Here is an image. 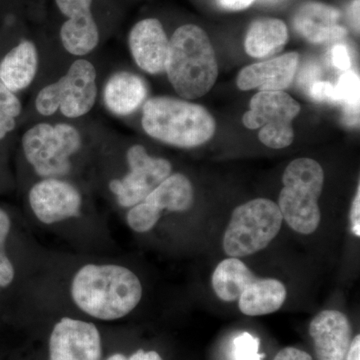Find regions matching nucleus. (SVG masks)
Wrapping results in <instances>:
<instances>
[{"mask_svg":"<svg viewBox=\"0 0 360 360\" xmlns=\"http://www.w3.org/2000/svg\"><path fill=\"white\" fill-rule=\"evenodd\" d=\"M71 295L85 314L103 321H115L137 307L142 286L139 277L127 267L87 264L73 278Z\"/></svg>","mask_w":360,"mask_h":360,"instance_id":"obj_1","label":"nucleus"},{"mask_svg":"<svg viewBox=\"0 0 360 360\" xmlns=\"http://www.w3.org/2000/svg\"><path fill=\"white\" fill-rule=\"evenodd\" d=\"M165 72L176 94L184 98H198L212 89L219 77V65L202 28L186 25L175 30L169 40Z\"/></svg>","mask_w":360,"mask_h":360,"instance_id":"obj_2","label":"nucleus"},{"mask_svg":"<svg viewBox=\"0 0 360 360\" xmlns=\"http://www.w3.org/2000/svg\"><path fill=\"white\" fill-rule=\"evenodd\" d=\"M141 124L156 141L181 148L202 146L215 132L214 118L203 106L167 96L144 103Z\"/></svg>","mask_w":360,"mask_h":360,"instance_id":"obj_3","label":"nucleus"},{"mask_svg":"<svg viewBox=\"0 0 360 360\" xmlns=\"http://www.w3.org/2000/svg\"><path fill=\"white\" fill-rule=\"evenodd\" d=\"M212 283L219 300H238L239 310L248 316L274 314L286 300V288L281 281L258 278L239 258L222 260L213 272Z\"/></svg>","mask_w":360,"mask_h":360,"instance_id":"obj_4","label":"nucleus"},{"mask_svg":"<svg viewBox=\"0 0 360 360\" xmlns=\"http://www.w3.org/2000/svg\"><path fill=\"white\" fill-rule=\"evenodd\" d=\"M278 207L286 224L300 234L314 233L321 224L319 200L324 184L321 165L311 158L291 161L283 176Z\"/></svg>","mask_w":360,"mask_h":360,"instance_id":"obj_5","label":"nucleus"},{"mask_svg":"<svg viewBox=\"0 0 360 360\" xmlns=\"http://www.w3.org/2000/svg\"><path fill=\"white\" fill-rule=\"evenodd\" d=\"M283 221L278 205L266 198H257L238 206L225 231V253L241 258L264 250L276 238Z\"/></svg>","mask_w":360,"mask_h":360,"instance_id":"obj_6","label":"nucleus"},{"mask_svg":"<svg viewBox=\"0 0 360 360\" xmlns=\"http://www.w3.org/2000/svg\"><path fill=\"white\" fill-rule=\"evenodd\" d=\"M80 146L79 132L66 123H39L28 129L22 137L26 160L35 172L45 179L68 174L71 167L70 158Z\"/></svg>","mask_w":360,"mask_h":360,"instance_id":"obj_7","label":"nucleus"},{"mask_svg":"<svg viewBox=\"0 0 360 360\" xmlns=\"http://www.w3.org/2000/svg\"><path fill=\"white\" fill-rule=\"evenodd\" d=\"M96 96V68L86 59H77L65 77L40 90L35 108L44 116L59 110L66 117L77 118L91 110Z\"/></svg>","mask_w":360,"mask_h":360,"instance_id":"obj_8","label":"nucleus"},{"mask_svg":"<svg viewBox=\"0 0 360 360\" xmlns=\"http://www.w3.org/2000/svg\"><path fill=\"white\" fill-rule=\"evenodd\" d=\"M300 112V103L286 92L259 91L251 98L243 122L248 129H260L259 139L264 146L285 148L295 139L292 122Z\"/></svg>","mask_w":360,"mask_h":360,"instance_id":"obj_9","label":"nucleus"},{"mask_svg":"<svg viewBox=\"0 0 360 360\" xmlns=\"http://www.w3.org/2000/svg\"><path fill=\"white\" fill-rule=\"evenodd\" d=\"M127 162L129 174L122 179L110 182V191L122 207H132L142 202L172 172L169 161L153 158L141 144L129 149Z\"/></svg>","mask_w":360,"mask_h":360,"instance_id":"obj_10","label":"nucleus"},{"mask_svg":"<svg viewBox=\"0 0 360 360\" xmlns=\"http://www.w3.org/2000/svg\"><path fill=\"white\" fill-rule=\"evenodd\" d=\"M101 340L94 324L65 317L49 340V360H101Z\"/></svg>","mask_w":360,"mask_h":360,"instance_id":"obj_11","label":"nucleus"},{"mask_svg":"<svg viewBox=\"0 0 360 360\" xmlns=\"http://www.w3.org/2000/svg\"><path fill=\"white\" fill-rule=\"evenodd\" d=\"M30 203L40 221L52 224L77 217L82 207V196L68 182L45 179L30 189Z\"/></svg>","mask_w":360,"mask_h":360,"instance_id":"obj_12","label":"nucleus"},{"mask_svg":"<svg viewBox=\"0 0 360 360\" xmlns=\"http://www.w3.org/2000/svg\"><path fill=\"white\" fill-rule=\"evenodd\" d=\"M63 15L60 39L65 51L73 56H86L99 42L98 27L91 13L92 0H56Z\"/></svg>","mask_w":360,"mask_h":360,"instance_id":"obj_13","label":"nucleus"},{"mask_svg":"<svg viewBox=\"0 0 360 360\" xmlns=\"http://www.w3.org/2000/svg\"><path fill=\"white\" fill-rule=\"evenodd\" d=\"M129 44L132 58L142 70L150 75L165 71L169 39L160 20L146 18L137 22L130 30Z\"/></svg>","mask_w":360,"mask_h":360,"instance_id":"obj_14","label":"nucleus"},{"mask_svg":"<svg viewBox=\"0 0 360 360\" xmlns=\"http://www.w3.org/2000/svg\"><path fill=\"white\" fill-rule=\"evenodd\" d=\"M309 335L319 360H345L352 345L349 319L338 310H323L309 324Z\"/></svg>","mask_w":360,"mask_h":360,"instance_id":"obj_15","label":"nucleus"},{"mask_svg":"<svg viewBox=\"0 0 360 360\" xmlns=\"http://www.w3.org/2000/svg\"><path fill=\"white\" fill-rule=\"evenodd\" d=\"M300 63L297 52L246 66L239 72L236 84L240 90L283 91L292 84Z\"/></svg>","mask_w":360,"mask_h":360,"instance_id":"obj_16","label":"nucleus"},{"mask_svg":"<svg viewBox=\"0 0 360 360\" xmlns=\"http://www.w3.org/2000/svg\"><path fill=\"white\" fill-rule=\"evenodd\" d=\"M340 11L321 2L309 1L296 11L293 25L296 32L312 44L335 41L347 37V28L338 21Z\"/></svg>","mask_w":360,"mask_h":360,"instance_id":"obj_17","label":"nucleus"},{"mask_svg":"<svg viewBox=\"0 0 360 360\" xmlns=\"http://www.w3.org/2000/svg\"><path fill=\"white\" fill-rule=\"evenodd\" d=\"M148 86L139 75L120 71L111 75L103 90V101L108 110L116 115L134 112L146 101Z\"/></svg>","mask_w":360,"mask_h":360,"instance_id":"obj_18","label":"nucleus"},{"mask_svg":"<svg viewBox=\"0 0 360 360\" xmlns=\"http://www.w3.org/2000/svg\"><path fill=\"white\" fill-rule=\"evenodd\" d=\"M37 47L30 40H23L0 61V80L15 94L32 84L37 75Z\"/></svg>","mask_w":360,"mask_h":360,"instance_id":"obj_19","label":"nucleus"},{"mask_svg":"<svg viewBox=\"0 0 360 360\" xmlns=\"http://www.w3.org/2000/svg\"><path fill=\"white\" fill-rule=\"evenodd\" d=\"M288 39L284 21L264 18L253 21L246 33L245 47L251 58H265L283 51Z\"/></svg>","mask_w":360,"mask_h":360,"instance_id":"obj_20","label":"nucleus"},{"mask_svg":"<svg viewBox=\"0 0 360 360\" xmlns=\"http://www.w3.org/2000/svg\"><path fill=\"white\" fill-rule=\"evenodd\" d=\"M194 191L191 180L181 174H170L143 201L162 212H186L193 205Z\"/></svg>","mask_w":360,"mask_h":360,"instance_id":"obj_21","label":"nucleus"},{"mask_svg":"<svg viewBox=\"0 0 360 360\" xmlns=\"http://www.w3.org/2000/svg\"><path fill=\"white\" fill-rule=\"evenodd\" d=\"M338 103L345 104V120L350 124L359 120L360 80L354 71H345L335 85Z\"/></svg>","mask_w":360,"mask_h":360,"instance_id":"obj_22","label":"nucleus"},{"mask_svg":"<svg viewBox=\"0 0 360 360\" xmlns=\"http://www.w3.org/2000/svg\"><path fill=\"white\" fill-rule=\"evenodd\" d=\"M161 217V212L153 205L142 201L139 205L132 206L127 213V224L134 231L148 232L151 231Z\"/></svg>","mask_w":360,"mask_h":360,"instance_id":"obj_23","label":"nucleus"},{"mask_svg":"<svg viewBox=\"0 0 360 360\" xmlns=\"http://www.w3.org/2000/svg\"><path fill=\"white\" fill-rule=\"evenodd\" d=\"M234 360H262L259 340L248 333L236 336L233 341Z\"/></svg>","mask_w":360,"mask_h":360,"instance_id":"obj_24","label":"nucleus"},{"mask_svg":"<svg viewBox=\"0 0 360 360\" xmlns=\"http://www.w3.org/2000/svg\"><path fill=\"white\" fill-rule=\"evenodd\" d=\"M307 91L309 96L317 103H338L335 85L330 82L317 80Z\"/></svg>","mask_w":360,"mask_h":360,"instance_id":"obj_25","label":"nucleus"},{"mask_svg":"<svg viewBox=\"0 0 360 360\" xmlns=\"http://www.w3.org/2000/svg\"><path fill=\"white\" fill-rule=\"evenodd\" d=\"M0 108L7 115L16 118L21 113V103L18 97L11 89H7L0 80Z\"/></svg>","mask_w":360,"mask_h":360,"instance_id":"obj_26","label":"nucleus"},{"mask_svg":"<svg viewBox=\"0 0 360 360\" xmlns=\"http://www.w3.org/2000/svg\"><path fill=\"white\" fill-rule=\"evenodd\" d=\"M331 59H333V65L340 70L348 71L352 68V58L345 45H335L331 51Z\"/></svg>","mask_w":360,"mask_h":360,"instance_id":"obj_27","label":"nucleus"},{"mask_svg":"<svg viewBox=\"0 0 360 360\" xmlns=\"http://www.w3.org/2000/svg\"><path fill=\"white\" fill-rule=\"evenodd\" d=\"M14 278V267L6 253H0V286L6 288L13 283Z\"/></svg>","mask_w":360,"mask_h":360,"instance_id":"obj_28","label":"nucleus"},{"mask_svg":"<svg viewBox=\"0 0 360 360\" xmlns=\"http://www.w3.org/2000/svg\"><path fill=\"white\" fill-rule=\"evenodd\" d=\"M274 360H314L311 355L295 347H285L281 349Z\"/></svg>","mask_w":360,"mask_h":360,"instance_id":"obj_29","label":"nucleus"},{"mask_svg":"<svg viewBox=\"0 0 360 360\" xmlns=\"http://www.w3.org/2000/svg\"><path fill=\"white\" fill-rule=\"evenodd\" d=\"M350 222H352V233L355 236H360V187H357L356 195L352 202L350 210Z\"/></svg>","mask_w":360,"mask_h":360,"instance_id":"obj_30","label":"nucleus"},{"mask_svg":"<svg viewBox=\"0 0 360 360\" xmlns=\"http://www.w3.org/2000/svg\"><path fill=\"white\" fill-rule=\"evenodd\" d=\"M106 360H163L160 354L156 352H144V350H137L129 359H127L124 355L116 354L111 355Z\"/></svg>","mask_w":360,"mask_h":360,"instance_id":"obj_31","label":"nucleus"},{"mask_svg":"<svg viewBox=\"0 0 360 360\" xmlns=\"http://www.w3.org/2000/svg\"><path fill=\"white\" fill-rule=\"evenodd\" d=\"M15 118L0 108V141L15 129Z\"/></svg>","mask_w":360,"mask_h":360,"instance_id":"obj_32","label":"nucleus"},{"mask_svg":"<svg viewBox=\"0 0 360 360\" xmlns=\"http://www.w3.org/2000/svg\"><path fill=\"white\" fill-rule=\"evenodd\" d=\"M11 231V220L4 210H0V253L4 252V245Z\"/></svg>","mask_w":360,"mask_h":360,"instance_id":"obj_33","label":"nucleus"},{"mask_svg":"<svg viewBox=\"0 0 360 360\" xmlns=\"http://www.w3.org/2000/svg\"><path fill=\"white\" fill-rule=\"evenodd\" d=\"M255 1V0H219L220 6L232 11H243Z\"/></svg>","mask_w":360,"mask_h":360,"instance_id":"obj_34","label":"nucleus"},{"mask_svg":"<svg viewBox=\"0 0 360 360\" xmlns=\"http://www.w3.org/2000/svg\"><path fill=\"white\" fill-rule=\"evenodd\" d=\"M345 360H360V335L355 336L350 345Z\"/></svg>","mask_w":360,"mask_h":360,"instance_id":"obj_35","label":"nucleus"},{"mask_svg":"<svg viewBox=\"0 0 360 360\" xmlns=\"http://www.w3.org/2000/svg\"><path fill=\"white\" fill-rule=\"evenodd\" d=\"M359 4L360 0H354L352 4V18L354 26L357 32H359Z\"/></svg>","mask_w":360,"mask_h":360,"instance_id":"obj_36","label":"nucleus"}]
</instances>
